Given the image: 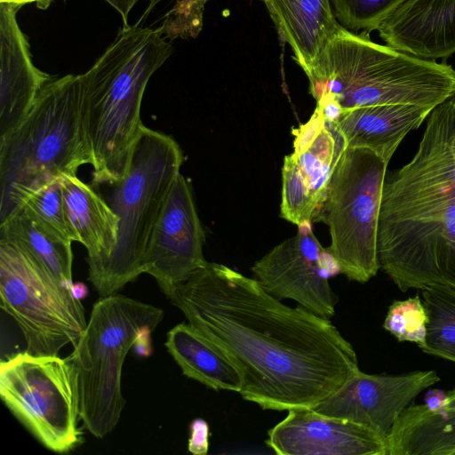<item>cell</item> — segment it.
<instances>
[{"label": "cell", "instance_id": "obj_21", "mask_svg": "<svg viewBox=\"0 0 455 455\" xmlns=\"http://www.w3.org/2000/svg\"><path fill=\"white\" fill-rule=\"evenodd\" d=\"M280 37L307 76L328 41L341 25L331 0H261Z\"/></svg>", "mask_w": 455, "mask_h": 455}, {"label": "cell", "instance_id": "obj_34", "mask_svg": "<svg viewBox=\"0 0 455 455\" xmlns=\"http://www.w3.org/2000/svg\"><path fill=\"white\" fill-rule=\"evenodd\" d=\"M0 3L12 4L18 9H20L27 4L36 3V7L39 9H46L52 3V0H0Z\"/></svg>", "mask_w": 455, "mask_h": 455}, {"label": "cell", "instance_id": "obj_25", "mask_svg": "<svg viewBox=\"0 0 455 455\" xmlns=\"http://www.w3.org/2000/svg\"><path fill=\"white\" fill-rule=\"evenodd\" d=\"M420 291L427 315L425 342L420 349L455 363V288L433 285Z\"/></svg>", "mask_w": 455, "mask_h": 455}, {"label": "cell", "instance_id": "obj_11", "mask_svg": "<svg viewBox=\"0 0 455 455\" xmlns=\"http://www.w3.org/2000/svg\"><path fill=\"white\" fill-rule=\"evenodd\" d=\"M455 203V97L427 116L417 152L385 180L379 220L427 212Z\"/></svg>", "mask_w": 455, "mask_h": 455}, {"label": "cell", "instance_id": "obj_2", "mask_svg": "<svg viewBox=\"0 0 455 455\" xmlns=\"http://www.w3.org/2000/svg\"><path fill=\"white\" fill-rule=\"evenodd\" d=\"M309 92L323 117L337 121L345 110L380 104L434 109L454 96L451 65L419 58L340 27L315 62Z\"/></svg>", "mask_w": 455, "mask_h": 455}, {"label": "cell", "instance_id": "obj_32", "mask_svg": "<svg viewBox=\"0 0 455 455\" xmlns=\"http://www.w3.org/2000/svg\"><path fill=\"white\" fill-rule=\"evenodd\" d=\"M155 328H146L138 336L133 349L138 355L149 356L152 353L151 334Z\"/></svg>", "mask_w": 455, "mask_h": 455}, {"label": "cell", "instance_id": "obj_23", "mask_svg": "<svg viewBox=\"0 0 455 455\" xmlns=\"http://www.w3.org/2000/svg\"><path fill=\"white\" fill-rule=\"evenodd\" d=\"M387 455H455V411L434 412L410 404L387 438Z\"/></svg>", "mask_w": 455, "mask_h": 455}, {"label": "cell", "instance_id": "obj_6", "mask_svg": "<svg viewBox=\"0 0 455 455\" xmlns=\"http://www.w3.org/2000/svg\"><path fill=\"white\" fill-rule=\"evenodd\" d=\"M164 310L120 293L100 297L69 355L78 371L83 427L103 438L118 424L126 403L121 388L124 359L140 333L156 329Z\"/></svg>", "mask_w": 455, "mask_h": 455}, {"label": "cell", "instance_id": "obj_8", "mask_svg": "<svg viewBox=\"0 0 455 455\" xmlns=\"http://www.w3.org/2000/svg\"><path fill=\"white\" fill-rule=\"evenodd\" d=\"M0 395L46 449L65 453L81 444L78 371L69 355L26 350L6 357L0 363Z\"/></svg>", "mask_w": 455, "mask_h": 455}, {"label": "cell", "instance_id": "obj_12", "mask_svg": "<svg viewBox=\"0 0 455 455\" xmlns=\"http://www.w3.org/2000/svg\"><path fill=\"white\" fill-rule=\"evenodd\" d=\"M311 222L270 250L251 267V272L268 293L291 299L326 319L335 315L338 297L329 280L340 273L337 260L314 235Z\"/></svg>", "mask_w": 455, "mask_h": 455}, {"label": "cell", "instance_id": "obj_20", "mask_svg": "<svg viewBox=\"0 0 455 455\" xmlns=\"http://www.w3.org/2000/svg\"><path fill=\"white\" fill-rule=\"evenodd\" d=\"M63 199L68 220L87 250L90 279L115 250L119 218L108 201L77 175L63 177Z\"/></svg>", "mask_w": 455, "mask_h": 455}, {"label": "cell", "instance_id": "obj_35", "mask_svg": "<svg viewBox=\"0 0 455 455\" xmlns=\"http://www.w3.org/2000/svg\"><path fill=\"white\" fill-rule=\"evenodd\" d=\"M70 291L77 299H83L88 294V288L83 283H73Z\"/></svg>", "mask_w": 455, "mask_h": 455}, {"label": "cell", "instance_id": "obj_19", "mask_svg": "<svg viewBox=\"0 0 455 455\" xmlns=\"http://www.w3.org/2000/svg\"><path fill=\"white\" fill-rule=\"evenodd\" d=\"M432 110L410 104L371 105L345 110L334 123L347 148L369 149L388 164L405 136Z\"/></svg>", "mask_w": 455, "mask_h": 455}, {"label": "cell", "instance_id": "obj_15", "mask_svg": "<svg viewBox=\"0 0 455 455\" xmlns=\"http://www.w3.org/2000/svg\"><path fill=\"white\" fill-rule=\"evenodd\" d=\"M441 380L434 370L367 374L361 370L312 409L364 426L387 440L401 413L425 389Z\"/></svg>", "mask_w": 455, "mask_h": 455}, {"label": "cell", "instance_id": "obj_7", "mask_svg": "<svg viewBox=\"0 0 455 455\" xmlns=\"http://www.w3.org/2000/svg\"><path fill=\"white\" fill-rule=\"evenodd\" d=\"M387 164L366 148H347L314 221L329 228L327 248L348 280L361 283L379 268L378 229Z\"/></svg>", "mask_w": 455, "mask_h": 455}, {"label": "cell", "instance_id": "obj_24", "mask_svg": "<svg viewBox=\"0 0 455 455\" xmlns=\"http://www.w3.org/2000/svg\"><path fill=\"white\" fill-rule=\"evenodd\" d=\"M0 239L21 248L57 281L71 288L72 242L55 235L20 209L0 224Z\"/></svg>", "mask_w": 455, "mask_h": 455}, {"label": "cell", "instance_id": "obj_31", "mask_svg": "<svg viewBox=\"0 0 455 455\" xmlns=\"http://www.w3.org/2000/svg\"><path fill=\"white\" fill-rule=\"evenodd\" d=\"M446 395L447 393L442 389H428L424 396V404L431 411L441 412L444 408Z\"/></svg>", "mask_w": 455, "mask_h": 455}, {"label": "cell", "instance_id": "obj_10", "mask_svg": "<svg viewBox=\"0 0 455 455\" xmlns=\"http://www.w3.org/2000/svg\"><path fill=\"white\" fill-rule=\"evenodd\" d=\"M379 268L402 291L455 288V203L435 211L379 221Z\"/></svg>", "mask_w": 455, "mask_h": 455}, {"label": "cell", "instance_id": "obj_17", "mask_svg": "<svg viewBox=\"0 0 455 455\" xmlns=\"http://www.w3.org/2000/svg\"><path fill=\"white\" fill-rule=\"evenodd\" d=\"M19 10L0 3V140L24 120L40 91L54 78L33 64L17 21Z\"/></svg>", "mask_w": 455, "mask_h": 455}, {"label": "cell", "instance_id": "obj_27", "mask_svg": "<svg viewBox=\"0 0 455 455\" xmlns=\"http://www.w3.org/2000/svg\"><path fill=\"white\" fill-rule=\"evenodd\" d=\"M407 0H331L338 22L355 32L378 30L381 23Z\"/></svg>", "mask_w": 455, "mask_h": 455}, {"label": "cell", "instance_id": "obj_26", "mask_svg": "<svg viewBox=\"0 0 455 455\" xmlns=\"http://www.w3.org/2000/svg\"><path fill=\"white\" fill-rule=\"evenodd\" d=\"M20 209L55 235L68 242H78L65 211L63 178L55 180L33 193Z\"/></svg>", "mask_w": 455, "mask_h": 455}, {"label": "cell", "instance_id": "obj_14", "mask_svg": "<svg viewBox=\"0 0 455 455\" xmlns=\"http://www.w3.org/2000/svg\"><path fill=\"white\" fill-rule=\"evenodd\" d=\"M204 243V231L191 185L179 173L150 234L143 273L153 276L168 298L206 264Z\"/></svg>", "mask_w": 455, "mask_h": 455}, {"label": "cell", "instance_id": "obj_5", "mask_svg": "<svg viewBox=\"0 0 455 455\" xmlns=\"http://www.w3.org/2000/svg\"><path fill=\"white\" fill-rule=\"evenodd\" d=\"M183 161L172 136L142 125L128 172L107 199L119 229L112 255L89 279L100 297L117 293L143 273L150 234Z\"/></svg>", "mask_w": 455, "mask_h": 455}, {"label": "cell", "instance_id": "obj_22", "mask_svg": "<svg viewBox=\"0 0 455 455\" xmlns=\"http://www.w3.org/2000/svg\"><path fill=\"white\" fill-rule=\"evenodd\" d=\"M164 346L186 377L216 391H241L242 376L235 364L189 323L172 328Z\"/></svg>", "mask_w": 455, "mask_h": 455}, {"label": "cell", "instance_id": "obj_18", "mask_svg": "<svg viewBox=\"0 0 455 455\" xmlns=\"http://www.w3.org/2000/svg\"><path fill=\"white\" fill-rule=\"evenodd\" d=\"M387 45L435 60L455 53V0H407L379 27Z\"/></svg>", "mask_w": 455, "mask_h": 455}, {"label": "cell", "instance_id": "obj_16", "mask_svg": "<svg viewBox=\"0 0 455 455\" xmlns=\"http://www.w3.org/2000/svg\"><path fill=\"white\" fill-rule=\"evenodd\" d=\"M267 434L279 455H387V440L373 430L312 408L289 410Z\"/></svg>", "mask_w": 455, "mask_h": 455}, {"label": "cell", "instance_id": "obj_1", "mask_svg": "<svg viewBox=\"0 0 455 455\" xmlns=\"http://www.w3.org/2000/svg\"><path fill=\"white\" fill-rule=\"evenodd\" d=\"M168 299L231 359L239 394L263 410L313 408L360 370L330 319L283 304L223 264L207 261Z\"/></svg>", "mask_w": 455, "mask_h": 455}, {"label": "cell", "instance_id": "obj_37", "mask_svg": "<svg viewBox=\"0 0 455 455\" xmlns=\"http://www.w3.org/2000/svg\"><path fill=\"white\" fill-rule=\"evenodd\" d=\"M454 97H455V94H454Z\"/></svg>", "mask_w": 455, "mask_h": 455}, {"label": "cell", "instance_id": "obj_33", "mask_svg": "<svg viewBox=\"0 0 455 455\" xmlns=\"http://www.w3.org/2000/svg\"><path fill=\"white\" fill-rule=\"evenodd\" d=\"M121 15L123 28L129 27L128 17L138 0H105Z\"/></svg>", "mask_w": 455, "mask_h": 455}, {"label": "cell", "instance_id": "obj_3", "mask_svg": "<svg viewBox=\"0 0 455 455\" xmlns=\"http://www.w3.org/2000/svg\"><path fill=\"white\" fill-rule=\"evenodd\" d=\"M121 28L114 42L82 74L84 129L95 184L126 175L143 125L140 107L152 75L173 52L160 28Z\"/></svg>", "mask_w": 455, "mask_h": 455}, {"label": "cell", "instance_id": "obj_13", "mask_svg": "<svg viewBox=\"0 0 455 455\" xmlns=\"http://www.w3.org/2000/svg\"><path fill=\"white\" fill-rule=\"evenodd\" d=\"M292 134L294 150L282 168L280 216L299 226L313 221L347 145L337 124L316 108Z\"/></svg>", "mask_w": 455, "mask_h": 455}, {"label": "cell", "instance_id": "obj_4", "mask_svg": "<svg viewBox=\"0 0 455 455\" xmlns=\"http://www.w3.org/2000/svg\"><path fill=\"white\" fill-rule=\"evenodd\" d=\"M83 100L82 75L54 77L24 120L0 140V224L44 186L92 164Z\"/></svg>", "mask_w": 455, "mask_h": 455}, {"label": "cell", "instance_id": "obj_9", "mask_svg": "<svg viewBox=\"0 0 455 455\" xmlns=\"http://www.w3.org/2000/svg\"><path fill=\"white\" fill-rule=\"evenodd\" d=\"M2 309L20 329L27 351L59 355L75 346L87 321L80 299L16 244L0 239Z\"/></svg>", "mask_w": 455, "mask_h": 455}, {"label": "cell", "instance_id": "obj_36", "mask_svg": "<svg viewBox=\"0 0 455 455\" xmlns=\"http://www.w3.org/2000/svg\"><path fill=\"white\" fill-rule=\"evenodd\" d=\"M443 411H455V388L447 393Z\"/></svg>", "mask_w": 455, "mask_h": 455}, {"label": "cell", "instance_id": "obj_29", "mask_svg": "<svg viewBox=\"0 0 455 455\" xmlns=\"http://www.w3.org/2000/svg\"><path fill=\"white\" fill-rule=\"evenodd\" d=\"M175 4L164 16L160 29L168 40L196 37L203 28L204 12L209 0H175ZM158 0H148L145 19Z\"/></svg>", "mask_w": 455, "mask_h": 455}, {"label": "cell", "instance_id": "obj_30", "mask_svg": "<svg viewBox=\"0 0 455 455\" xmlns=\"http://www.w3.org/2000/svg\"><path fill=\"white\" fill-rule=\"evenodd\" d=\"M188 450L194 455H205L209 450L210 427L200 418L195 419L189 426Z\"/></svg>", "mask_w": 455, "mask_h": 455}, {"label": "cell", "instance_id": "obj_28", "mask_svg": "<svg viewBox=\"0 0 455 455\" xmlns=\"http://www.w3.org/2000/svg\"><path fill=\"white\" fill-rule=\"evenodd\" d=\"M427 315L422 298L417 293L389 306L383 328L399 342L415 343L420 348L426 338Z\"/></svg>", "mask_w": 455, "mask_h": 455}]
</instances>
